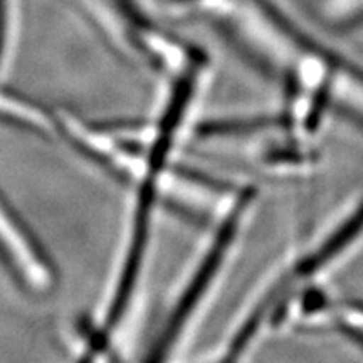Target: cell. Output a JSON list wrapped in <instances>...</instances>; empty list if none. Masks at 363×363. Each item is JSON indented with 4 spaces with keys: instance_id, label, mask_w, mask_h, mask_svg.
Masks as SVG:
<instances>
[{
    "instance_id": "3",
    "label": "cell",
    "mask_w": 363,
    "mask_h": 363,
    "mask_svg": "<svg viewBox=\"0 0 363 363\" xmlns=\"http://www.w3.org/2000/svg\"><path fill=\"white\" fill-rule=\"evenodd\" d=\"M170 4H174L177 7H192V9H197V11H202V12H208L212 7L216 6L219 0H169Z\"/></svg>"
},
{
    "instance_id": "1",
    "label": "cell",
    "mask_w": 363,
    "mask_h": 363,
    "mask_svg": "<svg viewBox=\"0 0 363 363\" xmlns=\"http://www.w3.org/2000/svg\"><path fill=\"white\" fill-rule=\"evenodd\" d=\"M247 202L249 195H240L235 201L230 217H225V220L222 222L211 246L203 251V256L199 259L195 269H192L187 281L180 288L160 338L153 345L145 363H170L179 345L184 342L190 328L195 325V320L201 315V308H203V303L214 288V281L219 278L225 254L233 246L235 227L239 225L242 216H246Z\"/></svg>"
},
{
    "instance_id": "2",
    "label": "cell",
    "mask_w": 363,
    "mask_h": 363,
    "mask_svg": "<svg viewBox=\"0 0 363 363\" xmlns=\"http://www.w3.org/2000/svg\"><path fill=\"white\" fill-rule=\"evenodd\" d=\"M0 259L7 271L27 289L44 291L52 284L54 272L38 240L26 230L0 192Z\"/></svg>"
}]
</instances>
